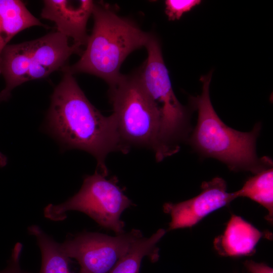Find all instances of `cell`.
I'll return each mask as SVG.
<instances>
[{"instance_id": "obj_9", "label": "cell", "mask_w": 273, "mask_h": 273, "mask_svg": "<svg viewBox=\"0 0 273 273\" xmlns=\"http://www.w3.org/2000/svg\"><path fill=\"white\" fill-rule=\"evenodd\" d=\"M236 198L234 193L227 192L226 183L222 178L217 177L204 181L197 196L177 203L164 205V211L171 216L168 230L191 228Z\"/></svg>"}, {"instance_id": "obj_19", "label": "cell", "mask_w": 273, "mask_h": 273, "mask_svg": "<svg viewBox=\"0 0 273 273\" xmlns=\"http://www.w3.org/2000/svg\"><path fill=\"white\" fill-rule=\"evenodd\" d=\"M7 163V157L0 152V167H3L6 165Z\"/></svg>"}, {"instance_id": "obj_18", "label": "cell", "mask_w": 273, "mask_h": 273, "mask_svg": "<svg viewBox=\"0 0 273 273\" xmlns=\"http://www.w3.org/2000/svg\"><path fill=\"white\" fill-rule=\"evenodd\" d=\"M244 265L250 273H273L272 268L264 263L246 260Z\"/></svg>"}, {"instance_id": "obj_8", "label": "cell", "mask_w": 273, "mask_h": 273, "mask_svg": "<svg viewBox=\"0 0 273 273\" xmlns=\"http://www.w3.org/2000/svg\"><path fill=\"white\" fill-rule=\"evenodd\" d=\"M142 237L138 230L115 237L83 232L67 239L60 247L68 258L78 261L80 273H108L132 244Z\"/></svg>"}, {"instance_id": "obj_1", "label": "cell", "mask_w": 273, "mask_h": 273, "mask_svg": "<svg viewBox=\"0 0 273 273\" xmlns=\"http://www.w3.org/2000/svg\"><path fill=\"white\" fill-rule=\"evenodd\" d=\"M51 97L46 120L47 131L63 149H76L93 155L97 170L107 175L105 160L111 152L124 153L122 143L112 115L105 116L88 101L67 70Z\"/></svg>"}, {"instance_id": "obj_7", "label": "cell", "mask_w": 273, "mask_h": 273, "mask_svg": "<svg viewBox=\"0 0 273 273\" xmlns=\"http://www.w3.org/2000/svg\"><path fill=\"white\" fill-rule=\"evenodd\" d=\"M96 170L85 177L79 192L59 205H49L44 215L53 220L63 219L70 210L84 213L101 226L113 231L117 235L124 233V223L120 219L122 212L132 203L116 182L106 178Z\"/></svg>"}, {"instance_id": "obj_15", "label": "cell", "mask_w": 273, "mask_h": 273, "mask_svg": "<svg viewBox=\"0 0 273 273\" xmlns=\"http://www.w3.org/2000/svg\"><path fill=\"white\" fill-rule=\"evenodd\" d=\"M28 231L36 238L41 251V266L39 273H71L70 258L63 252L60 243L37 225L30 226Z\"/></svg>"}, {"instance_id": "obj_12", "label": "cell", "mask_w": 273, "mask_h": 273, "mask_svg": "<svg viewBox=\"0 0 273 273\" xmlns=\"http://www.w3.org/2000/svg\"><path fill=\"white\" fill-rule=\"evenodd\" d=\"M34 26H43L19 0H0V57L17 34Z\"/></svg>"}, {"instance_id": "obj_6", "label": "cell", "mask_w": 273, "mask_h": 273, "mask_svg": "<svg viewBox=\"0 0 273 273\" xmlns=\"http://www.w3.org/2000/svg\"><path fill=\"white\" fill-rule=\"evenodd\" d=\"M145 47L148 57L138 74L144 88L160 110L159 142L160 155L165 158L177 152L179 148L177 143L185 132L188 114L174 94L157 39L152 35Z\"/></svg>"}, {"instance_id": "obj_4", "label": "cell", "mask_w": 273, "mask_h": 273, "mask_svg": "<svg viewBox=\"0 0 273 273\" xmlns=\"http://www.w3.org/2000/svg\"><path fill=\"white\" fill-rule=\"evenodd\" d=\"M109 97L120 139L132 146L151 149L159 161L161 114L157 104L143 85L138 73L122 75L110 86Z\"/></svg>"}, {"instance_id": "obj_10", "label": "cell", "mask_w": 273, "mask_h": 273, "mask_svg": "<svg viewBox=\"0 0 273 273\" xmlns=\"http://www.w3.org/2000/svg\"><path fill=\"white\" fill-rule=\"evenodd\" d=\"M42 18L53 21L57 31L73 39L74 44L86 45V25L95 2L90 0H46Z\"/></svg>"}, {"instance_id": "obj_3", "label": "cell", "mask_w": 273, "mask_h": 273, "mask_svg": "<svg viewBox=\"0 0 273 273\" xmlns=\"http://www.w3.org/2000/svg\"><path fill=\"white\" fill-rule=\"evenodd\" d=\"M92 14L94 27L85 51L75 64L63 69L72 74L82 72L96 75L110 87L121 77L120 69L126 57L146 47L152 35L107 6L95 3Z\"/></svg>"}, {"instance_id": "obj_17", "label": "cell", "mask_w": 273, "mask_h": 273, "mask_svg": "<svg viewBox=\"0 0 273 273\" xmlns=\"http://www.w3.org/2000/svg\"><path fill=\"white\" fill-rule=\"evenodd\" d=\"M22 248L21 243L16 244L12 251L7 266L4 269L0 271V273H30L22 270L20 267L19 260Z\"/></svg>"}, {"instance_id": "obj_16", "label": "cell", "mask_w": 273, "mask_h": 273, "mask_svg": "<svg viewBox=\"0 0 273 273\" xmlns=\"http://www.w3.org/2000/svg\"><path fill=\"white\" fill-rule=\"evenodd\" d=\"M199 0H167L165 4V13L169 20H178L184 13L201 3Z\"/></svg>"}, {"instance_id": "obj_2", "label": "cell", "mask_w": 273, "mask_h": 273, "mask_svg": "<svg viewBox=\"0 0 273 273\" xmlns=\"http://www.w3.org/2000/svg\"><path fill=\"white\" fill-rule=\"evenodd\" d=\"M212 72L202 76V92L190 101L198 111L196 126L190 138L192 146L203 156L224 163L232 170L257 173L271 166L268 158L259 159L256 143L260 129L256 124L249 132L236 130L227 126L218 117L212 105L209 88Z\"/></svg>"}, {"instance_id": "obj_13", "label": "cell", "mask_w": 273, "mask_h": 273, "mask_svg": "<svg viewBox=\"0 0 273 273\" xmlns=\"http://www.w3.org/2000/svg\"><path fill=\"white\" fill-rule=\"evenodd\" d=\"M165 231L159 229L149 238L142 237L136 240L128 252L122 257L108 273H139L142 261L148 256L152 261L158 258L156 244Z\"/></svg>"}, {"instance_id": "obj_11", "label": "cell", "mask_w": 273, "mask_h": 273, "mask_svg": "<svg viewBox=\"0 0 273 273\" xmlns=\"http://www.w3.org/2000/svg\"><path fill=\"white\" fill-rule=\"evenodd\" d=\"M260 232L242 217L232 215L222 234L214 239V246L222 256L239 257L251 255L263 237Z\"/></svg>"}, {"instance_id": "obj_5", "label": "cell", "mask_w": 273, "mask_h": 273, "mask_svg": "<svg viewBox=\"0 0 273 273\" xmlns=\"http://www.w3.org/2000/svg\"><path fill=\"white\" fill-rule=\"evenodd\" d=\"M80 48L73 43L70 46L68 38L58 31L31 41L8 44L0 57V74L6 82L0 92V102L7 100L17 86L63 68L71 55L80 52Z\"/></svg>"}, {"instance_id": "obj_14", "label": "cell", "mask_w": 273, "mask_h": 273, "mask_svg": "<svg viewBox=\"0 0 273 273\" xmlns=\"http://www.w3.org/2000/svg\"><path fill=\"white\" fill-rule=\"evenodd\" d=\"M234 193L236 198L247 197L264 207L268 211L266 219L272 222L273 169L271 166L256 173Z\"/></svg>"}]
</instances>
